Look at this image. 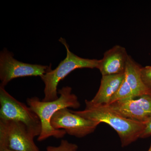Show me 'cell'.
<instances>
[{
  "instance_id": "cell-1",
  "label": "cell",
  "mask_w": 151,
  "mask_h": 151,
  "mask_svg": "<svg viewBox=\"0 0 151 151\" xmlns=\"http://www.w3.org/2000/svg\"><path fill=\"white\" fill-rule=\"evenodd\" d=\"M85 109L72 112L88 120L109 125L118 133L122 147H127L140 138L146 124L127 119L108 105H97L85 100Z\"/></svg>"
},
{
  "instance_id": "cell-2",
  "label": "cell",
  "mask_w": 151,
  "mask_h": 151,
  "mask_svg": "<svg viewBox=\"0 0 151 151\" xmlns=\"http://www.w3.org/2000/svg\"><path fill=\"white\" fill-rule=\"evenodd\" d=\"M72 88L66 86L59 89L58 99L50 102L41 101L37 97L28 98V105L38 116L41 124V132L37 141L42 142L50 137L59 139L65 136L64 130L55 129L52 127L51 118L57 111L65 108L78 109L80 107L77 96L72 93Z\"/></svg>"
},
{
  "instance_id": "cell-3",
  "label": "cell",
  "mask_w": 151,
  "mask_h": 151,
  "mask_svg": "<svg viewBox=\"0 0 151 151\" xmlns=\"http://www.w3.org/2000/svg\"><path fill=\"white\" fill-rule=\"evenodd\" d=\"M59 41L65 46L67 55L56 68L52 70L50 66L47 72L40 77L45 84L44 97L42 100L43 102H50L58 99V84L73 70L78 68H97L99 65V60L84 58L77 56L70 51L65 39L60 38Z\"/></svg>"
},
{
  "instance_id": "cell-4",
  "label": "cell",
  "mask_w": 151,
  "mask_h": 151,
  "mask_svg": "<svg viewBox=\"0 0 151 151\" xmlns=\"http://www.w3.org/2000/svg\"><path fill=\"white\" fill-rule=\"evenodd\" d=\"M0 119L20 122L24 124L33 137L41 132V124L37 115L29 106L14 98L0 86Z\"/></svg>"
},
{
  "instance_id": "cell-5",
  "label": "cell",
  "mask_w": 151,
  "mask_h": 151,
  "mask_svg": "<svg viewBox=\"0 0 151 151\" xmlns=\"http://www.w3.org/2000/svg\"><path fill=\"white\" fill-rule=\"evenodd\" d=\"M40 151L27 128L20 122L0 119V150Z\"/></svg>"
},
{
  "instance_id": "cell-6",
  "label": "cell",
  "mask_w": 151,
  "mask_h": 151,
  "mask_svg": "<svg viewBox=\"0 0 151 151\" xmlns=\"http://www.w3.org/2000/svg\"><path fill=\"white\" fill-rule=\"evenodd\" d=\"M50 66L20 62L14 58L12 52L4 49L0 53V86L5 87L11 80L19 77H41Z\"/></svg>"
},
{
  "instance_id": "cell-7",
  "label": "cell",
  "mask_w": 151,
  "mask_h": 151,
  "mask_svg": "<svg viewBox=\"0 0 151 151\" xmlns=\"http://www.w3.org/2000/svg\"><path fill=\"white\" fill-rule=\"evenodd\" d=\"M50 123L55 129L64 130L66 134L78 138L93 133L100 124L78 116L67 108L57 111L51 118Z\"/></svg>"
},
{
  "instance_id": "cell-8",
  "label": "cell",
  "mask_w": 151,
  "mask_h": 151,
  "mask_svg": "<svg viewBox=\"0 0 151 151\" xmlns=\"http://www.w3.org/2000/svg\"><path fill=\"white\" fill-rule=\"evenodd\" d=\"M141 68L140 65L129 55L124 80L118 92L112 97L109 104L123 99L151 94V89L146 86L142 79Z\"/></svg>"
},
{
  "instance_id": "cell-9",
  "label": "cell",
  "mask_w": 151,
  "mask_h": 151,
  "mask_svg": "<svg viewBox=\"0 0 151 151\" xmlns=\"http://www.w3.org/2000/svg\"><path fill=\"white\" fill-rule=\"evenodd\" d=\"M122 116L147 124L151 119V94L118 100L108 105Z\"/></svg>"
},
{
  "instance_id": "cell-10",
  "label": "cell",
  "mask_w": 151,
  "mask_h": 151,
  "mask_svg": "<svg viewBox=\"0 0 151 151\" xmlns=\"http://www.w3.org/2000/svg\"><path fill=\"white\" fill-rule=\"evenodd\" d=\"M129 55L125 47L115 45L105 52L103 58L99 60L97 69L102 76L124 73Z\"/></svg>"
},
{
  "instance_id": "cell-11",
  "label": "cell",
  "mask_w": 151,
  "mask_h": 151,
  "mask_svg": "<svg viewBox=\"0 0 151 151\" xmlns=\"http://www.w3.org/2000/svg\"><path fill=\"white\" fill-rule=\"evenodd\" d=\"M124 73L102 76L100 88L94 98L90 100L97 105H108L122 85Z\"/></svg>"
},
{
  "instance_id": "cell-12",
  "label": "cell",
  "mask_w": 151,
  "mask_h": 151,
  "mask_svg": "<svg viewBox=\"0 0 151 151\" xmlns=\"http://www.w3.org/2000/svg\"><path fill=\"white\" fill-rule=\"evenodd\" d=\"M78 147L75 144L69 142L66 140H62L60 145L57 147L48 146L47 151H76Z\"/></svg>"
},
{
  "instance_id": "cell-13",
  "label": "cell",
  "mask_w": 151,
  "mask_h": 151,
  "mask_svg": "<svg viewBox=\"0 0 151 151\" xmlns=\"http://www.w3.org/2000/svg\"><path fill=\"white\" fill-rule=\"evenodd\" d=\"M141 74L144 84L151 89V66L142 67Z\"/></svg>"
},
{
  "instance_id": "cell-14",
  "label": "cell",
  "mask_w": 151,
  "mask_h": 151,
  "mask_svg": "<svg viewBox=\"0 0 151 151\" xmlns=\"http://www.w3.org/2000/svg\"><path fill=\"white\" fill-rule=\"evenodd\" d=\"M151 136V119L146 124V127L141 135L140 138H146Z\"/></svg>"
},
{
  "instance_id": "cell-15",
  "label": "cell",
  "mask_w": 151,
  "mask_h": 151,
  "mask_svg": "<svg viewBox=\"0 0 151 151\" xmlns=\"http://www.w3.org/2000/svg\"><path fill=\"white\" fill-rule=\"evenodd\" d=\"M0 151H13L8 150V149H4V150H0Z\"/></svg>"
},
{
  "instance_id": "cell-16",
  "label": "cell",
  "mask_w": 151,
  "mask_h": 151,
  "mask_svg": "<svg viewBox=\"0 0 151 151\" xmlns=\"http://www.w3.org/2000/svg\"><path fill=\"white\" fill-rule=\"evenodd\" d=\"M148 151H151V144L150 145V148H149Z\"/></svg>"
}]
</instances>
